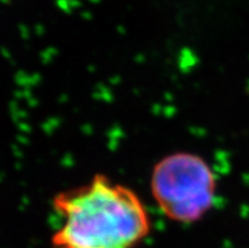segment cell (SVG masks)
Instances as JSON below:
<instances>
[{
	"mask_svg": "<svg viewBox=\"0 0 249 248\" xmlns=\"http://www.w3.org/2000/svg\"><path fill=\"white\" fill-rule=\"evenodd\" d=\"M53 208L62 220L54 248H136L152 228L138 194L105 175L56 195Z\"/></svg>",
	"mask_w": 249,
	"mask_h": 248,
	"instance_id": "cell-1",
	"label": "cell"
},
{
	"mask_svg": "<svg viewBox=\"0 0 249 248\" xmlns=\"http://www.w3.org/2000/svg\"><path fill=\"white\" fill-rule=\"evenodd\" d=\"M218 182L205 158L175 152L158 161L151 173V192L168 219L182 224L199 222L215 204Z\"/></svg>",
	"mask_w": 249,
	"mask_h": 248,
	"instance_id": "cell-2",
	"label": "cell"
}]
</instances>
